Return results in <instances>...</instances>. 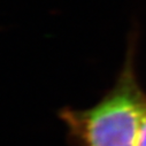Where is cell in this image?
Returning a JSON list of instances; mask_svg holds the SVG:
<instances>
[{
	"label": "cell",
	"mask_w": 146,
	"mask_h": 146,
	"mask_svg": "<svg viewBox=\"0 0 146 146\" xmlns=\"http://www.w3.org/2000/svg\"><path fill=\"white\" fill-rule=\"evenodd\" d=\"M137 146H146V107H145L143 120H141V124H140V130H139Z\"/></svg>",
	"instance_id": "2"
},
{
	"label": "cell",
	"mask_w": 146,
	"mask_h": 146,
	"mask_svg": "<svg viewBox=\"0 0 146 146\" xmlns=\"http://www.w3.org/2000/svg\"><path fill=\"white\" fill-rule=\"evenodd\" d=\"M145 107L131 47L115 84L100 101L86 109L66 108L60 116L75 146H137Z\"/></svg>",
	"instance_id": "1"
}]
</instances>
